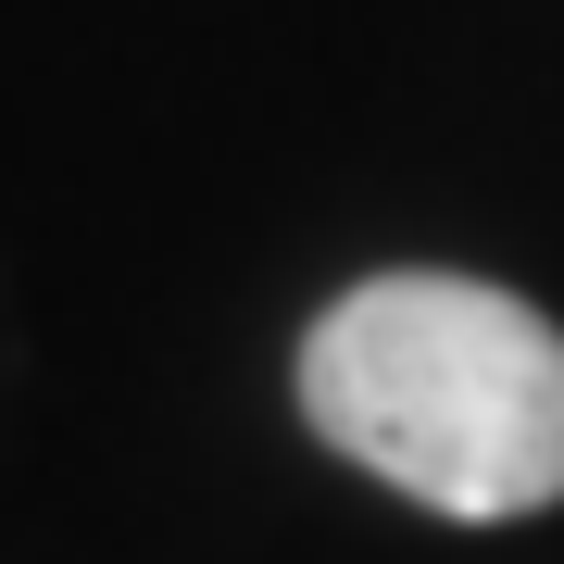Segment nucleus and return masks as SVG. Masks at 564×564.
I'll use <instances>...</instances> for the list:
<instances>
[{
  "label": "nucleus",
  "instance_id": "obj_1",
  "mask_svg": "<svg viewBox=\"0 0 564 564\" xmlns=\"http://www.w3.org/2000/svg\"><path fill=\"white\" fill-rule=\"evenodd\" d=\"M302 414L326 452L452 527L564 502V326L489 276H364L302 339Z\"/></svg>",
  "mask_w": 564,
  "mask_h": 564
}]
</instances>
